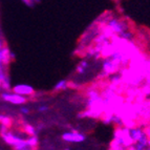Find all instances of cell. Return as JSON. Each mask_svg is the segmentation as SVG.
<instances>
[{"label":"cell","mask_w":150,"mask_h":150,"mask_svg":"<svg viewBox=\"0 0 150 150\" xmlns=\"http://www.w3.org/2000/svg\"><path fill=\"white\" fill-rule=\"evenodd\" d=\"M113 139L115 141H118L125 149L134 145V142H133L131 134H130V129L124 127V126H115Z\"/></svg>","instance_id":"cell-1"},{"label":"cell","mask_w":150,"mask_h":150,"mask_svg":"<svg viewBox=\"0 0 150 150\" xmlns=\"http://www.w3.org/2000/svg\"><path fill=\"white\" fill-rule=\"evenodd\" d=\"M0 98L1 100L5 101V102L12 103L14 105H23L28 102V99L22 96L16 95V93H0Z\"/></svg>","instance_id":"cell-2"},{"label":"cell","mask_w":150,"mask_h":150,"mask_svg":"<svg viewBox=\"0 0 150 150\" xmlns=\"http://www.w3.org/2000/svg\"><path fill=\"white\" fill-rule=\"evenodd\" d=\"M62 140L65 141L67 143H82L85 141L86 137L85 134L79 132V131H76V130H73V131H68V132H64L62 134Z\"/></svg>","instance_id":"cell-3"},{"label":"cell","mask_w":150,"mask_h":150,"mask_svg":"<svg viewBox=\"0 0 150 150\" xmlns=\"http://www.w3.org/2000/svg\"><path fill=\"white\" fill-rule=\"evenodd\" d=\"M13 93H16V95L22 96V97H30V96H34L35 93V89L34 87L30 85H26V84H18L15 85L14 87H12Z\"/></svg>","instance_id":"cell-4"},{"label":"cell","mask_w":150,"mask_h":150,"mask_svg":"<svg viewBox=\"0 0 150 150\" xmlns=\"http://www.w3.org/2000/svg\"><path fill=\"white\" fill-rule=\"evenodd\" d=\"M0 135H1V139L4 141L5 144L12 146L13 148L16 147L18 144H20L23 140L22 138H20V137H18V135H16L13 132H11L10 130L6 131V132H4V133H0Z\"/></svg>","instance_id":"cell-5"},{"label":"cell","mask_w":150,"mask_h":150,"mask_svg":"<svg viewBox=\"0 0 150 150\" xmlns=\"http://www.w3.org/2000/svg\"><path fill=\"white\" fill-rule=\"evenodd\" d=\"M20 131L25 133V134L30 135V137H35V135H37V130H36V128L33 125H30V124H28V123H23L22 127L20 128Z\"/></svg>","instance_id":"cell-6"},{"label":"cell","mask_w":150,"mask_h":150,"mask_svg":"<svg viewBox=\"0 0 150 150\" xmlns=\"http://www.w3.org/2000/svg\"><path fill=\"white\" fill-rule=\"evenodd\" d=\"M13 124H14V121H13L12 118H10L8 115H0V125L1 126L10 129V128H12Z\"/></svg>","instance_id":"cell-7"},{"label":"cell","mask_w":150,"mask_h":150,"mask_svg":"<svg viewBox=\"0 0 150 150\" xmlns=\"http://www.w3.org/2000/svg\"><path fill=\"white\" fill-rule=\"evenodd\" d=\"M26 141V145L33 150H37L38 149V145H39V139H38L37 135L35 137H30V138L25 139Z\"/></svg>","instance_id":"cell-8"},{"label":"cell","mask_w":150,"mask_h":150,"mask_svg":"<svg viewBox=\"0 0 150 150\" xmlns=\"http://www.w3.org/2000/svg\"><path fill=\"white\" fill-rule=\"evenodd\" d=\"M68 89V81L67 80H61L57 83L54 87V93H60V91H64V90Z\"/></svg>","instance_id":"cell-9"},{"label":"cell","mask_w":150,"mask_h":150,"mask_svg":"<svg viewBox=\"0 0 150 150\" xmlns=\"http://www.w3.org/2000/svg\"><path fill=\"white\" fill-rule=\"evenodd\" d=\"M87 67H88L87 61H85V60L81 61V62L78 64L77 67H76V73H77L78 75H83V74H85Z\"/></svg>","instance_id":"cell-10"},{"label":"cell","mask_w":150,"mask_h":150,"mask_svg":"<svg viewBox=\"0 0 150 150\" xmlns=\"http://www.w3.org/2000/svg\"><path fill=\"white\" fill-rule=\"evenodd\" d=\"M145 83L150 85V56L148 57V63H147V73H146Z\"/></svg>","instance_id":"cell-11"},{"label":"cell","mask_w":150,"mask_h":150,"mask_svg":"<svg viewBox=\"0 0 150 150\" xmlns=\"http://www.w3.org/2000/svg\"><path fill=\"white\" fill-rule=\"evenodd\" d=\"M144 130H145L146 134H147V138H148V140H149V147H150V123L146 127H144Z\"/></svg>","instance_id":"cell-12"},{"label":"cell","mask_w":150,"mask_h":150,"mask_svg":"<svg viewBox=\"0 0 150 150\" xmlns=\"http://www.w3.org/2000/svg\"><path fill=\"white\" fill-rule=\"evenodd\" d=\"M50 109V107L46 105H43V106H40V107L38 108V111L39 112H44V111H47V110Z\"/></svg>","instance_id":"cell-13"},{"label":"cell","mask_w":150,"mask_h":150,"mask_svg":"<svg viewBox=\"0 0 150 150\" xmlns=\"http://www.w3.org/2000/svg\"><path fill=\"white\" fill-rule=\"evenodd\" d=\"M20 112L22 113V115H28V113H30V109H28V107H21Z\"/></svg>","instance_id":"cell-14"},{"label":"cell","mask_w":150,"mask_h":150,"mask_svg":"<svg viewBox=\"0 0 150 150\" xmlns=\"http://www.w3.org/2000/svg\"><path fill=\"white\" fill-rule=\"evenodd\" d=\"M65 150H70V149H69V148H66V149H65Z\"/></svg>","instance_id":"cell-15"}]
</instances>
